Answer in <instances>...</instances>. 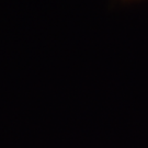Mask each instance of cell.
<instances>
[{"instance_id":"cell-1","label":"cell","mask_w":148,"mask_h":148,"mask_svg":"<svg viewBox=\"0 0 148 148\" xmlns=\"http://www.w3.org/2000/svg\"><path fill=\"white\" fill-rule=\"evenodd\" d=\"M126 1H134V0H126Z\"/></svg>"}]
</instances>
